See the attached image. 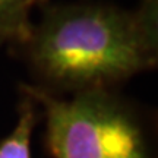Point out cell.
I'll return each instance as SVG.
<instances>
[{"label": "cell", "mask_w": 158, "mask_h": 158, "mask_svg": "<svg viewBox=\"0 0 158 158\" xmlns=\"http://www.w3.org/2000/svg\"><path fill=\"white\" fill-rule=\"evenodd\" d=\"M25 44L32 68L51 86L73 94L107 89L157 64V0H145L136 10L51 7Z\"/></svg>", "instance_id": "1"}, {"label": "cell", "mask_w": 158, "mask_h": 158, "mask_svg": "<svg viewBox=\"0 0 158 158\" xmlns=\"http://www.w3.org/2000/svg\"><path fill=\"white\" fill-rule=\"evenodd\" d=\"M44 110L45 141L54 158H152L141 122L107 89L59 98L25 86Z\"/></svg>", "instance_id": "2"}, {"label": "cell", "mask_w": 158, "mask_h": 158, "mask_svg": "<svg viewBox=\"0 0 158 158\" xmlns=\"http://www.w3.org/2000/svg\"><path fill=\"white\" fill-rule=\"evenodd\" d=\"M35 123V108L28 97L21 104L15 129L0 143V158H31V136Z\"/></svg>", "instance_id": "3"}, {"label": "cell", "mask_w": 158, "mask_h": 158, "mask_svg": "<svg viewBox=\"0 0 158 158\" xmlns=\"http://www.w3.org/2000/svg\"><path fill=\"white\" fill-rule=\"evenodd\" d=\"M25 0H0V41L27 43L32 27L28 21Z\"/></svg>", "instance_id": "4"}, {"label": "cell", "mask_w": 158, "mask_h": 158, "mask_svg": "<svg viewBox=\"0 0 158 158\" xmlns=\"http://www.w3.org/2000/svg\"><path fill=\"white\" fill-rule=\"evenodd\" d=\"M41 2H44V0H25V3H27V6H28V7L37 5V3H41Z\"/></svg>", "instance_id": "5"}, {"label": "cell", "mask_w": 158, "mask_h": 158, "mask_svg": "<svg viewBox=\"0 0 158 158\" xmlns=\"http://www.w3.org/2000/svg\"><path fill=\"white\" fill-rule=\"evenodd\" d=\"M0 44H2V41H0Z\"/></svg>", "instance_id": "6"}]
</instances>
